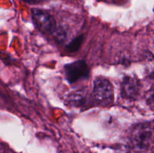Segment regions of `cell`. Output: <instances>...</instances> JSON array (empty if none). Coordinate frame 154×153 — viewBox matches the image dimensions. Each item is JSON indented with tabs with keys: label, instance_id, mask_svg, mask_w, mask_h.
<instances>
[{
	"label": "cell",
	"instance_id": "277c9868",
	"mask_svg": "<svg viewBox=\"0 0 154 153\" xmlns=\"http://www.w3.org/2000/svg\"><path fill=\"white\" fill-rule=\"evenodd\" d=\"M33 20L38 28L45 32H54L56 29L54 18L48 12L42 9L34 8L32 10Z\"/></svg>",
	"mask_w": 154,
	"mask_h": 153
},
{
	"label": "cell",
	"instance_id": "7a4b0ae2",
	"mask_svg": "<svg viewBox=\"0 0 154 153\" xmlns=\"http://www.w3.org/2000/svg\"><path fill=\"white\" fill-rule=\"evenodd\" d=\"M93 97L96 104L99 106L111 104L114 99V90L111 82L106 78H97L93 85Z\"/></svg>",
	"mask_w": 154,
	"mask_h": 153
},
{
	"label": "cell",
	"instance_id": "8992f818",
	"mask_svg": "<svg viewBox=\"0 0 154 153\" xmlns=\"http://www.w3.org/2000/svg\"><path fill=\"white\" fill-rule=\"evenodd\" d=\"M68 103L72 107L84 108L90 106L91 98L84 90H78L71 93L68 97Z\"/></svg>",
	"mask_w": 154,
	"mask_h": 153
},
{
	"label": "cell",
	"instance_id": "ba28073f",
	"mask_svg": "<svg viewBox=\"0 0 154 153\" xmlns=\"http://www.w3.org/2000/svg\"><path fill=\"white\" fill-rule=\"evenodd\" d=\"M147 102L150 108L154 110V86L150 88L147 94Z\"/></svg>",
	"mask_w": 154,
	"mask_h": 153
},
{
	"label": "cell",
	"instance_id": "6da1fadb",
	"mask_svg": "<svg viewBox=\"0 0 154 153\" xmlns=\"http://www.w3.org/2000/svg\"><path fill=\"white\" fill-rule=\"evenodd\" d=\"M153 135V128L149 123H140L132 128L130 140L137 151H144L148 148Z\"/></svg>",
	"mask_w": 154,
	"mask_h": 153
},
{
	"label": "cell",
	"instance_id": "9c48e42d",
	"mask_svg": "<svg viewBox=\"0 0 154 153\" xmlns=\"http://www.w3.org/2000/svg\"><path fill=\"white\" fill-rule=\"evenodd\" d=\"M23 1H25V2H27L33 3V2H35V0H23Z\"/></svg>",
	"mask_w": 154,
	"mask_h": 153
},
{
	"label": "cell",
	"instance_id": "52a82bcc",
	"mask_svg": "<svg viewBox=\"0 0 154 153\" xmlns=\"http://www.w3.org/2000/svg\"><path fill=\"white\" fill-rule=\"evenodd\" d=\"M83 38L81 36L80 37L76 38L74 40H72V42H71L69 45L67 46L68 50L69 51H75L79 48V46H81V43H82Z\"/></svg>",
	"mask_w": 154,
	"mask_h": 153
},
{
	"label": "cell",
	"instance_id": "3957f363",
	"mask_svg": "<svg viewBox=\"0 0 154 153\" xmlns=\"http://www.w3.org/2000/svg\"><path fill=\"white\" fill-rule=\"evenodd\" d=\"M65 74L70 83L87 77L89 74V68L84 61H76L65 66Z\"/></svg>",
	"mask_w": 154,
	"mask_h": 153
},
{
	"label": "cell",
	"instance_id": "5b68a950",
	"mask_svg": "<svg viewBox=\"0 0 154 153\" xmlns=\"http://www.w3.org/2000/svg\"><path fill=\"white\" fill-rule=\"evenodd\" d=\"M122 94L125 98L134 99L139 92V82L134 76H127L122 82Z\"/></svg>",
	"mask_w": 154,
	"mask_h": 153
}]
</instances>
